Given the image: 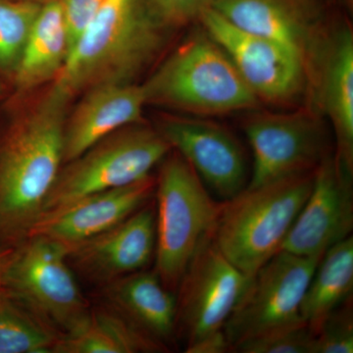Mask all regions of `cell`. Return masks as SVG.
I'll return each mask as SVG.
<instances>
[{
    "label": "cell",
    "mask_w": 353,
    "mask_h": 353,
    "mask_svg": "<svg viewBox=\"0 0 353 353\" xmlns=\"http://www.w3.org/2000/svg\"><path fill=\"white\" fill-rule=\"evenodd\" d=\"M71 99L54 87L0 141V245L29 236L63 165L66 110Z\"/></svg>",
    "instance_id": "6da1fadb"
},
{
    "label": "cell",
    "mask_w": 353,
    "mask_h": 353,
    "mask_svg": "<svg viewBox=\"0 0 353 353\" xmlns=\"http://www.w3.org/2000/svg\"><path fill=\"white\" fill-rule=\"evenodd\" d=\"M173 34L155 20L148 0H104L53 87L72 99L101 83H136Z\"/></svg>",
    "instance_id": "7a4b0ae2"
},
{
    "label": "cell",
    "mask_w": 353,
    "mask_h": 353,
    "mask_svg": "<svg viewBox=\"0 0 353 353\" xmlns=\"http://www.w3.org/2000/svg\"><path fill=\"white\" fill-rule=\"evenodd\" d=\"M196 26L141 83L146 105L206 118L261 108L226 52Z\"/></svg>",
    "instance_id": "3957f363"
},
{
    "label": "cell",
    "mask_w": 353,
    "mask_h": 353,
    "mask_svg": "<svg viewBox=\"0 0 353 353\" xmlns=\"http://www.w3.org/2000/svg\"><path fill=\"white\" fill-rule=\"evenodd\" d=\"M315 171L246 187L223 201L213 238L234 266L252 276L282 250L312 189Z\"/></svg>",
    "instance_id": "277c9868"
},
{
    "label": "cell",
    "mask_w": 353,
    "mask_h": 353,
    "mask_svg": "<svg viewBox=\"0 0 353 353\" xmlns=\"http://www.w3.org/2000/svg\"><path fill=\"white\" fill-rule=\"evenodd\" d=\"M155 269L162 284L175 292L190 259L213 232L223 201L175 150L162 160L155 185Z\"/></svg>",
    "instance_id": "5b68a950"
},
{
    "label": "cell",
    "mask_w": 353,
    "mask_h": 353,
    "mask_svg": "<svg viewBox=\"0 0 353 353\" xmlns=\"http://www.w3.org/2000/svg\"><path fill=\"white\" fill-rule=\"evenodd\" d=\"M171 150L157 128L143 122L122 128L62 165L43 212L143 180Z\"/></svg>",
    "instance_id": "8992f818"
},
{
    "label": "cell",
    "mask_w": 353,
    "mask_h": 353,
    "mask_svg": "<svg viewBox=\"0 0 353 353\" xmlns=\"http://www.w3.org/2000/svg\"><path fill=\"white\" fill-rule=\"evenodd\" d=\"M2 285L8 299L66 334L90 316L70 269L66 248L43 236H29L16 246Z\"/></svg>",
    "instance_id": "52a82bcc"
},
{
    "label": "cell",
    "mask_w": 353,
    "mask_h": 353,
    "mask_svg": "<svg viewBox=\"0 0 353 353\" xmlns=\"http://www.w3.org/2000/svg\"><path fill=\"white\" fill-rule=\"evenodd\" d=\"M252 150L248 187L311 173L333 154L324 118L306 106L285 111H248L241 119Z\"/></svg>",
    "instance_id": "ba28073f"
},
{
    "label": "cell",
    "mask_w": 353,
    "mask_h": 353,
    "mask_svg": "<svg viewBox=\"0 0 353 353\" xmlns=\"http://www.w3.org/2000/svg\"><path fill=\"white\" fill-rule=\"evenodd\" d=\"M199 24L226 52L260 103L283 109L306 105L308 70L296 51L243 31L211 8L202 14Z\"/></svg>",
    "instance_id": "9c48e42d"
},
{
    "label": "cell",
    "mask_w": 353,
    "mask_h": 353,
    "mask_svg": "<svg viewBox=\"0 0 353 353\" xmlns=\"http://www.w3.org/2000/svg\"><path fill=\"white\" fill-rule=\"evenodd\" d=\"M320 260L281 250L253 274L224 326L231 352L246 341L303 321L301 301Z\"/></svg>",
    "instance_id": "30bf717a"
},
{
    "label": "cell",
    "mask_w": 353,
    "mask_h": 353,
    "mask_svg": "<svg viewBox=\"0 0 353 353\" xmlns=\"http://www.w3.org/2000/svg\"><path fill=\"white\" fill-rule=\"evenodd\" d=\"M250 279L221 252L212 232L203 239L176 290V333L185 347L224 330Z\"/></svg>",
    "instance_id": "8fae6325"
},
{
    "label": "cell",
    "mask_w": 353,
    "mask_h": 353,
    "mask_svg": "<svg viewBox=\"0 0 353 353\" xmlns=\"http://www.w3.org/2000/svg\"><path fill=\"white\" fill-rule=\"evenodd\" d=\"M155 128L222 201L248 187L250 172L245 148L228 128L211 118L183 114L160 116Z\"/></svg>",
    "instance_id": "7c38bea8"
},
{
    "label": "cell",
    "mask_w": 353,
    "mask_h": 353,
    "mask_svg": "<svg viewBox=\"0 0 353 353\" xmlns=\"http://www.w3.org/2000/svg\"><path fill=\"white\" fill-rule=\"evenodd\" d=\"M308 76L305 106L331 125L334 158L353 174V34L347 20L333 18Z\"/></svg>",
    "instance_id": "4fadbf2b"
},
{
    "label": "cell",
    "mask_w": 353,
    "mask_h": 353,
    "mask_svg": "<svg viewBox=\"0 0 353 353\" xmlns=\"http://www.w3.org/2000/svg\"><path fill=\"white\" fill-rule=\"evenodd\" d=\"M211 9L243 31L296 51L308 72L334 18L326 0H212Z\"/></svg>",
    "instance_id": "5bb4252c"
},
{
    "label": "cell",
    "mask_w": 353,
    "mask_h": 353,
    "mask_svg": "<svg viewBox=\"0 0 353 353\" xmlns=\"http://www.w3.org/2000/svg\"><path fill=\"white\" fill-rule=\"evenodd\" d=\"M352 175L336 162L334 153L319 165L282 250L322 259L329 248L352 236Z\"/></svg>",
    "instance_id": "9a60e30c"
},
{
    "label": "cell",
    "mask_w": 353,
    "mask_h": 353,
    "mask_svg": "<svg viewBox=\"0 0 353 353\" xmlns=\"http://www.w3.org/2000/svg\"><path fill=\"white\" fill-rule=\"evenodd\" d=\"M155 245V204L146 202L116 226L66 248L67 260L88 280L110 285L143 270Z\"/></svg>",
    "instance_id": "2e32d148"
},
{
    "label": "cell",
    "mask_w": 353,
    "mask_h": 353,
    "mask_svg": "<svg viewBox=\"0 0 353 353\" xmlns=\"http://www.w3.org/2000/svg\"><path fill=\"white\" fill-rule=\"evenodd\" d=\"M157 178L88 194L59 208L43 211L32 225L29 236H43L64 248L103 233L126 219L150 201Z\"/></svg>",
    "instance_id": "e0dca14e"
},
{
    "label": "cell",
    "mask_w": 353,
    "mask_h": 353,
    "mask_svg": "<svg viewBox=\"0 0 353 353\" xmlns=\"http://www.w3.org/2000/svg\"><path fill=\"white\" fill-rule=\"evenodd\" d=\"M145 105L141 83H106L88 88L65 122L63 164L112 132L143 122Z\"/></svg>",
    "instance_id": "ac0fdd59"
},
{
    "label": "cell",
    "mask_w": 353,
    "mask_h": 353,
    "mask_svg": "<svg viewBox=\"0 0 353 353\" xmlns=\"http://www.w3.org/2000/svg\"><path fill=\"white\" fill-rule=\"evenodd\" d=\"M108 296L128 321L167 348L176 334V294L154 271L134 272L111 283Z\"/></svg>",
    "instance_id": "d6986e66"
},
{
    "label": "cell",
    "mask_w": 353,
    "mask_h": 353,
    "mask_svg": "<svg viewBox=\"0 0 353 353\" xmlns=\"http://www.w3.org/2000/svg\"><path fill=\"white\" fill-rule=\"evenodd\" d=\"M70 51L61 0H48L41 9L16 68L18 87L28 90L57 78Z\"/></svg>",
    "instance_id": "ffe728a7"
},
{
    "label": "cell",
    "mask_w": 353,
    "mask_h": 353,
    "mask_svg": "<svg viewBox=\"0 0 353 353\" xmlns=\"http://www.w3.org/2000/svg\"><path fill=\"white\" fill-rule=\"evenodd\" d=\"M352 236L329 248L316 267L301 305V316L315 336L332 312L352 296Z\"/></svg>",
    "instance_id": "44dd1931"
},
{
    "label": "cell",
    "mask_w": 353,
    "mask_h": 353,
    "mask_svg": "<svg viewBox=\"0 0 353 353\" xmlns=\"http://www.w3.org/2000/svg\"><path fill=\"white\" fill-rule=\"evenodd\" d=\"M167 350L128 321L119 312L101 310L79 328L58 339L52 352L134 353Z\"/></svg>",
    "instance_id": "7402d4cb"
},
{
    "label": "cell",
    "mask_w": 353,
    "mask_h": 353,
    "mask_svg": "<svg viewBox=\"0 0 353 353\" xmlns=\"http://www.w3.org/2000/svg\"><path fill=\"white\" fill-rule=\"evenodd\" d=\"M52 328L4 294L0 299V353L52 352Z\"/></svg>",
    "instance_id": "603a6c76"
},
{
    "label": "cell",
    "mask_w": 353,
    "mask_h": 353,
    "mask_svg": "<svg viewBox=\"0 0 353 353\" xmlns=\"http://www.w3.org/2000/svg\"><path fill=\"white\" fill-rule=\"evenodd\" d=\"M41 6L34 0H0V69L15 72Z\"/></svg>",
    "instance_id": "cb8c5ba5"
},
{
    "label": "cell",
    "mask_w": 353,
    "mask_h": 353,
    "mask_svg": "<svg viewBox=\"0 0 353 353\" xmlns=\"http://www.w3.org/2000/svg\"><path fill=\"white\" fill-rule=\"evenodd\" d=\"M316 336L301 321L246 341L234 348L239 353H314Z\"/></svg>",
    "instance_id": "d4e9b609"
},
{
    "label": "cell",
    "mask_w": 353,
    "mask_h": 353,
    "mask_svg": "<svg viewBox=\"0 0 353 353\" xmlns=\"http://www.w3.org/2000/svg\"><path fill=\"white\" fill-rule=\"evenodd\" d=\"M352 296L334 309L316 334L314 353L353 352Z\"/></svg>",
    "instance_id": "484cf974"
},
{
    "label": "cell",
    "mask_w": 353,
    "mask_h": 353,
    "mask_svg": "<svg viewBox=\"0 0 353 353\" xmlns=\"http://www.w3.org/2000/svg\"><path fill=\"white\" fill-rule=\"evenodd\" d=\"M148 6L160 25L175 32L197 24L202 14L211 8L212 0H148Z\"/></svg>",
    "instance_id": "4316f807"
},
{
    "label": "cell",
    "mask_w": 353,
    "mask_h": 353,
    "mask_svg": "<svg viewBox=\"0 0 353 353\" xmlns=\"http://www.w3.org/2000/svg\"><path fill=\"white\" fill-rule=\"evenodd\" d=\"M103 2L104 0H61L68 31L70 50Z\"/></svg>",
    "instance_id": "83f0119b"
},
{
    "label": "cell",
    "mask_w": 353,
    "mask_h": 353,
    "mask_svg": "<svg viewBox=\"0 0 353 353\" xmlns=\"http://www.w3.org/2000/svg\"><path fill=\"white\" fill-rule=\"evenodd\" d=\"M187 353H226L231 352L229 341L223 331L208 334L196 343L185 347Z\"/></svg>",
    "instance_id": "f1b7e54d"
},
{
    "label": "cell",
    "mask_w": 353,
    "mask_h": 353,
    "mask_svg": "<svg viewBox=\"0 0 353 353\" xmlns=\"http://www.w3.org/2000/svg\"><path fill=\"white\" fill-rule=\"evenodd\" d=\"M15 248L13 246L0 245V280H2L7 266H8L10 260L12 259Z\"/></svg>",
    "instance_id": "f546056e"
},
{
    "label": "cell",
    "mask_w": 353,
    "mask_h": 353,
    "mask_svg": "<svg viewBox=\"0 0 353 353\" xmlns=\"http://www.w3.org/2000/svg\"><path fill=\"white\" fill-rule=\"evenodd\" d=\"M4 296L3 285H2V280H0V299Z\"/></svg>",
    "instance_id": "4dcf8cb0"
},
{
    "label": "cell",
    "mask_w": 353,
    "mask_h": 353,
    "mask_svg": "<svg viewBox=\"0 0 353 353\" xmlns=\"http://www.w3.org/2000/svg\"><path fill=\"white\" fill-rule=\"evenodd\" d=\"M34 1L41 2V3H43V2L48 1V0H34Z\"/></svg>",
    "instance_id": "1f68e13d"
}]
</instances>
